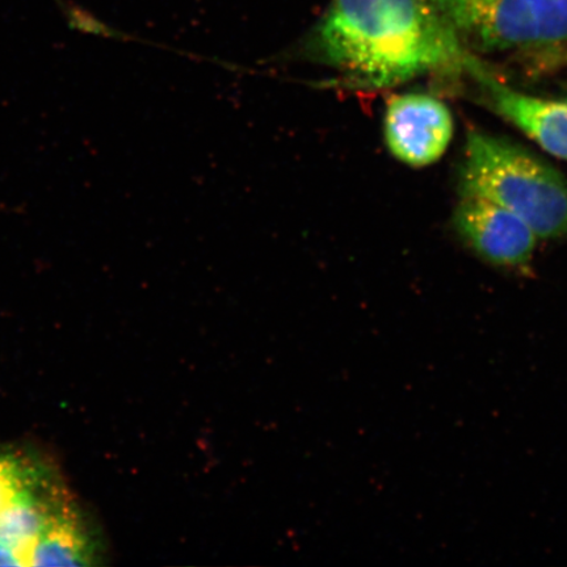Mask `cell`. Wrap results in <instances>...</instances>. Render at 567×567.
<instances>
[{"mask_svg":"<svg viewBox=\"0 0 567 567\" xmlns=\"http://www.w3.org/2000/svg\"><path fill=\"white\" fill-rule=\"evenodd\" d=\"M302 52L367 89L467 74L472 54L429 0H331Z\"/></svg>","mask_w":567,"mask_h":567,"instance_id":"6da1fadb","label":"cell"},{"mask_svg":"<svg viewBox=\"0 0 567 567\" xmlns=\"http://www.w3.org/2000/svg\"><path fill=\"white\" fill-rule=\"evenodd\" d=\"M460 193L513 212L538 238L567 236L566 177L513 142L470 132L460 169Z\"/></svg>","mask_w":567,"mask_h":567,"instance_id":"7a4b0ae2","label":"cell"},{"mask_svg":"<svg viewBox=\"0 0 567 567\" xmlns=\"http://www.w3.org/2000/svg\"><path fill=\"white\" fill-rule=\"evenodd\" d=\"M460 40L495 53H567V0H429Z\"/></svg>","mask_w":567,"mask_h":567,"instance_id":"3957f363","label":"cell"},{"mask_svg":"<svg viewBox=\"0 0 567 567\" xmlns=\"http://www.w3.org/2000/svg\"><path fill=\"white\" fill-rule=\"evenodd\" d=\"M455 132L452 113L442 101L427 94H403L389 99L384 133L389 152L410 167L434 165L449 151Z\"/></svg>","mask_w":567,"mask_h":567,"instance_id":"277c9868","label":"cell"},{"mask_svg":"<svg viewBox=\"0 0 567 567\" xmlns=\"http://www.w3.org/2000/svg\"><path fill=\"white\" fill-rule=\"evenodd\" d=\"M453 225L481 259L506 269L527 267L540 239L513 212L480 197L461 196Z\"/></svg>","mask_w":567,"mask_h":567,"instance_id":"5b68a950","label":"cell"},{"mask_svg":"<svg viewBox=\"0 0 567 567\" xmlns=\"http://www.w3.org/2000/svg\"><path fill=\"white\" fill-rule=\"evenodd\" d=\"M486 102L545 152L567 161V101H550L523 94L493 75L480 60L470 70Z\"/></svg>","mask_w":567,"mask_h":567,"instance_id":"8992f818","label":"cell"},{"mask_svg":"<svg viewBox=\"0 0 567 567\" xmlns=\"http://www.w3.org/2000/svg\"><path fill=\"white\" fill-rule=\"evenodd\" d=\"M95 557V543L70 502L34 542L30 566H91Z\"/></svg>","mask_w":567,"mask_h":567,"instance_id":"52a82bcc","label":"cell"},{"mask_svg":"<svg viewBox=\"0 0 567 567\" xmlns=\"http://www.w3.org/2000/svg\"><path fill=\"white\" fill-rule=\"evenodd\" d=\"M51 478L52 472L34 456L0 450V514Z\"/></svg>","mask_w":567,"mask_h":567,"instance_id":"ba28073f","label":"cell"},{"mask_svg":"<svg viewBox=\"0 0 567 567\" xmlns=\"http://www.w3.org/2000/svg\"><path fill=\"white\" fill-rule=\"evenodd\" d=\"M0 566H27V559L16 548L0 543Z\"/></svg>","mask_w":567,"mask_h":567,"instance_id":"9c48e42d","label":"cell"}]
</instances>
